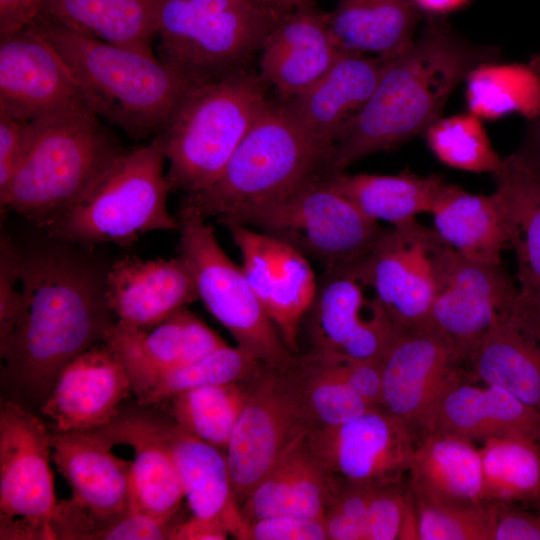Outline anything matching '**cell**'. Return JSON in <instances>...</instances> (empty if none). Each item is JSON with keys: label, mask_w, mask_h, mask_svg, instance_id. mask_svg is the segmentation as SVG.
<instances>
[{"label": "cell", "mask_w": 540, "mask_h": 540, "mask_svg": "<svg viewBox=\"0 0 540 540\" xmlns=\"http://www.w3.org/2000/svg\"><path fill=\"white\" fill-rule=\"evenodd\" d=\"M24 304L6 348L3 383L23 406H40L65 366L104 341L113 325L101 281L83 263L57 252L23 256Z\"/></svg>", "instance_id": "1"}, {"label": "cell", "mask_w": 540, "mask_h": 540, "mask_svg": "<svg viewBox=\"0 0 540 540\" xmlns=\"http://www.w3.org/2000/svg\"><path fill=\"white\" fill-rule=\"evenodd\" d=\"M495 47L474 44L439 15H431L412 44L386 60L363 108L333 145L325 174L425 132L453 90L477 67L493 63Z\"/></svg>", "instance_id": "2"}, {"label": "cell", "mask_w": 540, "mask_h": 540, "mask_svg": "<svg viewBox=\"0 0 540 540\" xmlns=\"http://www.w3.org/2000/svg\"><path fill=\"white\" fill-rule=\"evenodd\" d=\"M30 24L64 61L87 107L132 138L160 133L195 87L154 54L42 18Z\"/></svg>", "instance_id": "3"}, {"label": "cell", "mask_w": 540, "mask_h": 540, "mask_svg": "<svg viewBox=\"0 0 540 540\" xmlns=\"http://www.w3.org/2000/svg\"><path fill=\"white\" fill-rule=\"evenodd\" d=\"M331 149L312 138L282 101L270 100L220 175L185 194L182 203L205 219L243 225L257 211L324 176Z\"/></svg>", "instance_id": "4"}, {"label": "cell", "mask_w": 540, "mask_h": 540, "mask_svg": "<svg viewBox=\"0 0 540 540\" xmlns=\"http://www.w3.org/2000/svg\"><path fill=\"white\" fill-rule=\"evenodd\" d=\"M98 118L85 108L33 120L1 206L45 230L54 225L124 152Z\"/></svg>", "instance_id": "5"}, {"label": "cell", "mask_w": 540, "mask_h": 540, "mask_svg": "<svg viewBox=\"0 0 540 540\" xmlns=\"http://www.w3.org/2000/svg\"><path fill=\"white\" fill-rule=\"evenodd\" d=\"M267 88L247 68L189 92L160 132L170 191L196 192L220 175L270 101Z\"/></svg>", "instance_id": "6"}, {"label": "cell", "mask_w": 540, "mask_h": 540, "mask_svg": "<svg viewBox=\"0 0 540 540\" xmlns=\"http://www.w3.org/2000/svg\"><path fill=\"white\" fill-rule=\"evenodd\" d=\"M251 0H159L157 57L194 86L250 68L278 22Z\"/></svg>", "instance_id": "7"}, {"label": "cell", "mask_w": 540, "mask_h": 540, "mask_svg": "<svg viewBox=\"0 0 540 540\" xmlns=\"http://www.w3.org/2000/svg\"><path fill=\"white\" fill-rule=\"evenodd\" d=\"M160 133L146 145L124 151L91 188L47 231L53 237L91 246H125L153 230H179L167 209L170 191Z\"/></svg>", "instance_id": "8"}, {"label": "cell", "mask_w": 540, "mask_h": 540, "mask_svg": "<svg viewBox=\"0 0 540 540\" xmlns=\"http://www.w3.org/2000/svg\"><path fill=\"white\" fill-rule=\"evenodd\" d=\"M179 256L187 264L198 298L231 333L238 346L262 364L285 368L296 353L282 340L252 290L242 266L219 245L213 227L194 208L182 203L177 214Z\"/></svg>", "instance_id": "9"}, {"label": "cell", "mask_w": 540, "mask_h": 540, "mask_svg": "<svg viewBox=\"0 0 540 540\" xmlns=\"http://www.w3.org/2000/svg\"><path fill=\"white\" fill-rule=\"evenodd\" d=\"M288 243L326 269L362 261L384 229L320 176L243 224Z\"/></svg>", "instance_id": "10"}, {"label": "cell", "mask_w": 540, "mask_h": 540, "mask_svg": "<svg viewBox=\"0 0 540 540\" xmlns=\"http://www.w3.org/2000/svg\"><path fill=\"white\" fill-rule=\"evenodd\" d=\"M52 432L25 406L0 409V539L55 540Z\"/></svg>", "instance_id": "11"}, {"label": "cell", "mask_w": 540, "mask_h": 540, "mask_svg": "<svg viewBox=\"0 0 540 540\" xmlns=\"http://www.w3.org/2000/svg\"><path fill=\"white\" fill-rule=\"evenodd\" d=\"M113 446L98 430L52 432V460L73 494L57 504L55 539L96 540L107 524L130 509L131 462L116 457Z\"/></svg>", "instance_id": "12"}, {"label": "cell", "mask_w": 540, "mask_h": 540, "mask_svg": "<svg viewBox=\"0 0 540 540\" xmlns=\"http://www.w3.org/2000/svg\"><path fill=\"white\" fill-rule=\"evenodd\" d=\"M246 398L226 447L232 490L242 506L288 445L313 423L284 368L264 364L251 377Z\"/></svg>", "instance_id": "13"}, {"label": "cell", "mask_w": 540, "mask_h": 540, "mask_svg": "<svg viewBox=\"0 0 540 540\" xmlns=\"http://www.w3.org/2000/svg\"><path fill=\"white\" fill-rule=\"evenodd\" d=\"M454 249L415 220L384 229L359 263L401 331L427 323Z\"/></svg>", "instance_id": "14"}, {"label": "cell", "mask_w": 540, "mask_h": 540, "mask_svg": "<svg viewBox=\"0 0 540 540\" xmlns=\"http://www.w3.org/2000/svg\"><path fill=\"white\" fill-rule=\"evenodd\" d=\"M503 319L516 322L540 340V318L526 305L501 264L470 261L454 250L427 323L445 334L464 358Z\"/></svg>", "instance_id": "15"}, {"label": "cell", "mask_w": 540, "mask_h": 540, "mask_svg": "<svg viewBox=\"0 0 540 540\" xmlns=\"http://www.w3.org/2000/svg\"><path fill=\"white\" fill-rule=\"evenodd\" d=\"M307 315L313 350L354 360L380 362L401 332L383 309L359 263L324 270Z\"/></svg>", "instance_id": "16"}, {"label": "cell", "mask_w": 540, "mask_h": 540, "mask_svg": "<svg viewBox=\"0 0 540 540\" xmlns=\"http://www.w3.org/2000/svg\"><path fill=\"white\" fill-rule=\"evenodd\" d=\"M461 359L453 342L429 323L401 331L380 361L381 407L427 431L441 399L458 381Z\"/></svg>", "instance_id": "17"}, {"label": "cell", "mask_w": 540, "mask_h": 540, "mask_svg": "<svg viewBox=\"0 0 540 540\" xmlns=\"http://www.w3.org/2000/svg\"><path fill=\"white\" fill-rule=\"evenodd\" d=\"M309 446L319 463L345 484L392 485L408 470L415 446L410 426L374 408L335 427H312Z\"/></svg>", "instance_id": "18"}, {"label": "cell", "mask_w": 540, "mask_h": 540, "mask_svg": "<svg viewBox=\"0 0 540 540\" xmlns=\"http://www.w3.org/2000/svg\"><path fill=\"white\" fill-rule=\"evenodd\" d=\"M85 108L66 64L35 27L0 36V114L33 121Z\"/></svg>", "instance_id": "19"}, {"label": "cell", "mask_w": 540, "mask_h": 540, "mask_svg": "<svg viewBox=\"0 0 540 540\" xmlns=\"http://www.w3.org/2000/svg\"><path fill=\"white\" fill-rule=\"evenodd\" d=\"M240 250L242 268L256 297L292 353H298L302 320L313 302L317 280L297 249L249 226H227Z\"/></svg>", "instance_id": "20"}, {"label": "cell", "mask_w": 540, "mask_h": 540, "mask_svg": "<svg viewBox=\"0 0 540 540\" xmlns=\"http://www.w3.org/2000/svg\"><path fill=\"white\" fill-rule=\"evenodd\" d=\"M130 392L123 364L100 342L65 366L39 409L53 422L54 432L96 430L116 419Z\"/></svg>", "instance_id": "21"}, {"label": "cell", "mask_w": 540, "mask_h": 540, "mask_svg": "<svg viewBox=\"0 0 540 540\" xmlns=\"http://www.w3.org/2000/svg\"><path fill=\"white\" fill-rule=\"evenodd\" d=\"M103 342L123 364L137 397L163 375L226 344L186 307L145 329L115 321Z\"/></svg>", "instance_id": "22"}, {"label": "cell", "mask_w": 540, "mask_h": 540, "mask_svg": "<svg viewBox=\"0 0 540 540\" xmlns=\"http://www.w3.org/2000/svg\"><path fill=\"white\" fill-rule=\"evenodd\" d=\"M259 52V76L281 101L309 89L342 54L330 36L327 12L314 0L280 18Z\"/></svg>", "instance_id": "23"}, {"label": "cell", "mask_w": 540, "mask_h": 540, "mask_svg": "<svg viewBox=\"0 0 540 540\" xmlns=\"http://www.w3.org/2000/svg\"><path fill=\"white\" fill-rule=\"evenodd\" d=\"M142 414L171 454L191 516L222 523L230 535L243 539L247 523L232 490L226 456L175 422Z\"/></svg>", "instance_id": "24"}, {"label": "cell", "mask_w": 540, "mask_h": 540, "mask_svg": "<svg viewBox=\"0 0 540 540\" xmlns=\"http://www.w3.org/2000/svg\"><path fill=\"white\" fill-rule=\"evenodd\" d=\"M107 304L116 321L150 328L198 299L193 276L178 255L171 259L116 261L104 279Z\"/></svg>", "instance_id": "25"}, {"label": "cell", "mask_w": 540, "mask_h": 540, "mask_svg": "<svg viewBox=\"0 0 540 540\" xmlns=\"http://www.w3.org/2000/svg\"><path fill=\"white\" fill-rule=\"evenodd\" d=\"M308 432L288 445L242 504L246 523L273 516L324 519L344 483L314 456Z\"/></svg>", "instance_id": "26"}, {"label": "cell", "mask_w": 540, "mask_h": 540, "mask_svg": "<svg viewBox=\"0 0 540 540\" xmlns=\"http://www.w3.org/2000/svg\"><path fill=\"white\" fill-rule=\"evenodd\" d=\"M384 63L377 57L342 53L314 85L282 102L312 138L332 148L372 95Z\"/></svg>", "instance_id": "27"}, {"label": "cell", "mask_w": 540, "mask_h": 540, "mask_svg": "<svg viewBox=\"0 0 540 540\" xmlns=\"http://www.w3.org/2000/svg\"><path fill=\"white\" fill-rule=\"evenodd\" d=\"M430 213L437 235L467 260L501 264V252L511 246L509 211L497 191L477 195L445 182Z\"/></svg>", "instance_id": "28"}, {"label": "cell", "mask_w": 540, "mask_h": 540, "mask_svg": "<svg viewBox=\"0 0 540 540\" xmlns=\"http://www.w3.org/2000/svg\"><path fill=\"white\" fill-rule=\"evenodd\" d=\"M429 431L468 440L516 433L540 444V413L500 387L457 381L441 399Z\"/></svg>", "instance_id": "29"}, {"label": "cell", "mask_w": 540, "mask_h": 540, "mask_svg": "<svg viewBox=\"0 0 540 540\" xmlns=\"http://www.w3.org/2000/svg\"><path fill=\"white\" fill-rule=\"evenodd\" d=\"M492 174L496 191L509 211L518 289L529 309L540 318V165L529 156L515 153L502 159Z\"/></svg>", "instance_id": "30"}, {"label": "cell", "mask_w": 540, "mask_h": 540, "mask_svg": "<svg viewBox=\"0 0 540 540\" xmlns=\"http://www.w3.org/2000/svg\"><path fill=\"white\" fill-rule=\"evenodd\" d=\"M420 11L411 0H337L328 30L341 53L391 60L414 41Z\"/></svg>", "instance_id": "31"}, {"label": "cell", "mask_w": 540, "mask_h": 540, "mask_svg": "<svg viewBox=\"0 0 540 540\" xmlns=\"http://www.w3.org/2000/svg\"><path fill=\"white\" fill-rule=\"evenodd\" d=\"M96 430L114 445L127 444L134 449L130 509L174 519L184 498L179 476L169 450L150 430L142 412L119 414Z\"/></svg>", "instance_id": "32"}, {"label": "cell", "mask_w": 540, "mask_h": 540, "mask_svg": "<svg viewBox=\"0 0 540 540\" xmlns=\"http://www.w3.org/2000/svg\"><path fill=\"white\" fill-rule=\"evenodd\" d=\"M413 494L433 502L485 501L480 450L457 435L429 431L409 467Z\"/></svg>", "instance_id": "33"}, {"label": "cell", "mask_w": 540, "mask_h": 540, "mask_svg": "<svg viewBox=\"0 0 540 540\" xmlns=\"http://www.w3.org/2000/svg\"><path fill=\"white\" fill-rule=\"evenodd\" d=\"M158 3L159 0H41L36 17L107 43L153 54Z\"/></svg>", "instance_id": "34"}, {"label": "cell", "mask_w": 540, "mask_h": 540, "mask_svg": "<svg viewBox=\"0 0 540 540\" xmlns=\"http://www.w3.org/2000/svg\"><path fill=\"white\" fill-rule=\"evenodd\" d=\"M516 322L492 326L470 353L474 372L540 413V345Z\"/></svg>", "instance_id": "35"}, {"label": "cell", "mask_w": 540, "mask_h": 540, "mask_svg": "<svg viewBox=\"0 0 540 540\" xmlns=\"http://www.w3.org/2000/svg\"><path fill=\"white\" fill-rule=\"evenodd\" d=\"M326 182L351 201L364 215L400 226L430 213L446 182L436 174L419 176L410 172L397 175L345 172L324 176Z\"/></svg>", "instance_id": "36"}, {"label": "cell", "mask_w": 540, "mask_h": 540, "mask_svg": "<svg viewBox=\"0 0 540 540\" xmlns=\"http://www.w3.org/2000/svg\"><path fill=\"white\" fill-rule=\"evenodd\" d=\"M285 370L295 383L313 427H335L374 409L335 372L326 353L294 355Z\"/></svg>", "instance_id": "37"}, {"label": "cell", "mask_w": 540, "mask_h": 540, "mask_svg": "<svg viewBox=\"0 0 540 540\" xmlns=\"http://www.w3.org/2000/svg\"><path fill=\"white\" fill-rule=\"evenodd\" d=\"M480 449L485 500L540 497V446L516 433L484 439Z\"/></svg>", "instance_id": "38"}, {"label": "cell", "mask_w": 540, "mask_h": 540, "mask_svg": "<svg viewBox=\"0 0 540 540\" xmlns=\"http://www.w3.org/2000/svg\"><path fill=\"white\" fill-rule=\"evenodd\" d=\"M240 382L192 389L171 398L174 422L197 438L226 449L246 398Z\"/></svg>", "instance_id": "39"}, {"label": "cell", "mask_w": 540, "mask_h": 540, "mask_svg": "<svg viewBox=\"0 0 540 540\" xmlns=\"http://www.w3.org/2000/svg\"><path fill=\"white\" fill-rule=\"evenodd\" d=\"M261 365L258 359L239 346L225 344L160 377L137 397L138 403L148 407L192 389L248 381Z\"/></svg>", "instance_id": "40"}, {"label": "cell", "mask_w": 540, "mask_h": 540, "mask_svg": "<svg viewBox=\"0 0 540 540\" xmlns=\"http://www.w3.org/2000/svg\"><path fill=\"white\" fill-rule=\"evenodd\" d=\"M424 133L432 153L449 167L494 173L502 163L479 117L471 112L440 117Z\"/></svg>", "instance_id": "41"}, {"label": "cell", "mask_w": 540, "mask_h": 540, "mask_svg": "<svg viewBox=\"0 0 540 540\" xmlns=\"http://www.w3.org/2000/svg\"><path fill=\"white\" fill-rule=\"evenodd\" d=\"M415 497L419 540H493L494 505L428 501Z\"/></svg>", "instance_id": "42"}, {"label": "cell", "mask_w": 540, "mask_h": 540, "mask_svg": "<svg viewBox=\"0 0 540 540\" xmlns=\"http://www.w3.org/2000/svg\"><path fill=\"white\" fill-rule=\"evenodd\" d=\"M467 102L477 117L494 119L525 107L529 74L521 68L486 63L466 78Z\"/></svg>", "instance_id": "43"}, {"label": "cell", "mask_w": 540, "mask_h": 540, "mask_svg": "<svg viewBox=\"0 0 540 540\" xmlns=\"http://www.w3.org/2000/svg\"><path fill=\"white\" fill-rule=\"evenodd\" d=\"M417 539L415 511L391 485L376 487L370 500L365 540Z\"/></svg>", "instance_id": "44"}, {"label": "cell", "mask_w": 540, "mask_h": 540, "mask_svg": "<svg viewBox=\"0 0 540 540\" xmlns=\"http://www.w3.org/2000/svg\"><path fill=\"white\" fill-rule=\"evenodd\" d=\"M375 488L344 484L324 517L328 539L365 540L366 515Z\"/></svg>", "instance_id": "45"}, {"label": "cell", "mask_w": 540, "mask_h": 540, "mask_svg": "<svg viewBox=\"0 0 540 540\" xmlns=\"http://www.w3.org/2000/svg\"><path fill=\"white\" fill-rule=\"evenodd\" d=\"M22 263L23 255L8 237L3 236L0 252V352L8 345L23 309Z\"/></svg>", "instance_id": "46"}, {"label": "cell", "mask_w": 540, "mask_h": 540, "mask_svg": "<svg viewBox=\"0 0 540 540\" xmlns=\"http://www.w3.org/2000/svg\"><path fill=\"white\" fill-rule=\"evenodd\" d=\"M246 540H328L324 521L294 516H273L247 523Z\"/></svg>", "instance_id": "47"}, {"label": "cell", "mask_w": 540, "mask_h": 540, "mask_svg": "<svg viewBox=\"0 0 540 540\" xmlns=\"http://www.w3.org/2000/svg\"><path fill=\"white\" fill-rule=\"evenodd\" d=\"M34 121L0 114V196H2L31 144Z\"/></svg>", "instance_id": "48"}, {"label": "cell", "mask_w": 540, "mask_h": 540, "mask_svg": "<svg viewBox=\"0 0 540 540\" xmlns=\"http://www.w3.org/2000/svg\"><path fill=\"white\" fill-rule=\"evenodd\" d=\"M324 353L336 374L353 391L372 407H381L382 375L379 361L354 360L335 353Z\"/></svg>", "instance_id": "49"}, {"label": "cell", "mask_w": 540, "mask_h": 540, "mask_svg": "<svg viewBox=\"0 0 540 540\" xmlns=\"http://www.w3.org/2000/svg\"><path fill=\"white\" fill-rule=\"evenodd\" d=\"M172 521L129 509L107 524L96 540H166L176 526Z\"/></svg>", "instance_id": "50"}, {"label": "cell", "mask_w": 540, "mask_h": 540, "mask_svg": "<svg viewBox=\"0 0 540 540\" xmlns=\"http://www.w3.org/2000/svg\"><path fill=\"white\" fill-rule=\"evenodd\" d=\"M493 540H540V514L534 515L494 504Z\"/></svg>", "instance_id": "51"}, {"label": "cell", "mask_w": 540, "mask_h": 540, "mask_svg": "<svg viewBox=\"0 0 540 540\" xmlns=\"http://www.w3.org/2000/svg\"><path fill=\"white\" fill-rule=\"evenodd\" d=\"M41 0H0V36L16 32L36 17Z\"/></svg>", "instance_id": "52"}, {"label": "cell", "mask_w": 540, "mask_h": 540, "mask_svg": "<svg viewBox=\"0 0 540 540\" xmlns=\"http://www.w3.org/2000/svg\"><path fill=\"white\" fill-rule=\"evenodd\" d=\"M229 535L228 529L222 523L191 516L176 524L170 540H225Z\"/></svg>", "instance_id": "53"}, {"label": "cell", "mask_w": 540, "mask_h": 540, "mask_svg": "<svg viewBox=\"0 0 540 540\" xmlns=\"http://www.w3.org/2000/svg\"><path fill=\"white\" fill-rule=\"evenodd\" d=\"M421 11H426L432 15H440L453 11L469 0H411Z\"/></svg>", "instance_id": "54"}, {"label": "cell", "mask_w": 540, "mask_h": 540, "mask_svg": "<svg viewBox=\"0 0 540 540\" xmlns=\"http://www.w3.org/2000/svg\"><path fill=\"white\" fill-rule=\"evenodd\" d=\"M311 1L313 0H263V4L280 19Z\"/></svg>", "instance_id": "55"}, {"label": "cell", "mask_w": 540, "mask_h": 540, "mask_svg": "<svg viewBox=\"0 0 540 540\" xmlns=\"http://www.w3.org/2000/svg\"><path fill=\"white\" fill-rule=\"evenodd\" d=\"M251 1H254V2H256V3H259V4H261V5H263V6H264V4H263V0H251Z\"/></svg>", "instance_id": "56"}, {"label": "cell", "mask_w": 540, "mask_h": 540, "mask_svg": "<svg viewBox=\"0 0 540 540\" xmlns=\"http://www.w3.org/2000/svg\"><path fill=\"white\" fill-rule=\"evenodd\" d=\"M538 135H539V145H540V126H539V133H538Z\"/></svg>", "instance_id": "57"}, {"label": "cell", "mask_w": 540, "mask_h": 540, "mask_svg": "<svg viewBox=\"0 0 540 540\" xmlns=\"http://www.w3.org/2000/svg\"><path fill=\"white\" fill-rule=\"evenodd\" d=\"M539 446H540V444H539Z\"/></svg>", "instance_id": "58"}]
</instances>
